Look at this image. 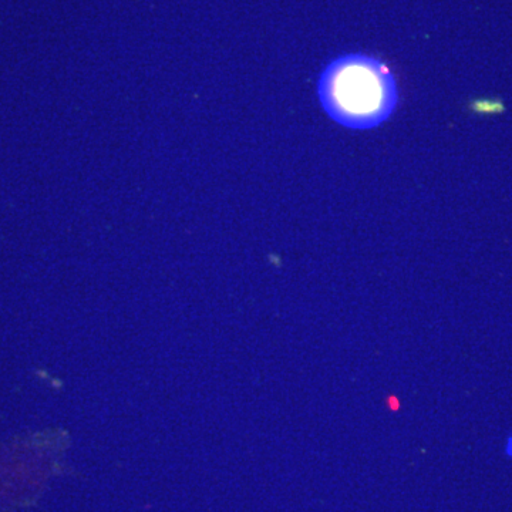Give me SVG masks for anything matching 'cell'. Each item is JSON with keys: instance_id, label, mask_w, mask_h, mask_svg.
I'll return each mask as SVG.
<instances>
[{"instance_id": "obj_1", "label": "cell", "mask_w": 512, "mask_h": 512, "mask_svg": "<svg viewBox=\"0 0 512 512\" xmlns=\"http://www.w3.org/2000/svg\"><path fill=\"white\" fill-rule=\"evenodd\" d=\"M318 94L330 119L353 130L380 126L399 101L392 70L360 53L333 60L320 74Z\"/></svg>"}, {"instance_id": "obj_2", "label": "cell", "mask_w": 512, "mask_h": 512, "mask_svg": "<svg viewBox=\"0 0 512 512\" xmlns=\"http://www.w3.org/2000/svg\"><path fill=\"white\" fill-rule=\"evenodd\" d=\"M507 454L508 456L512 457V434L510 436V439L507 441Z\"/></svg>"}]
</instances>
